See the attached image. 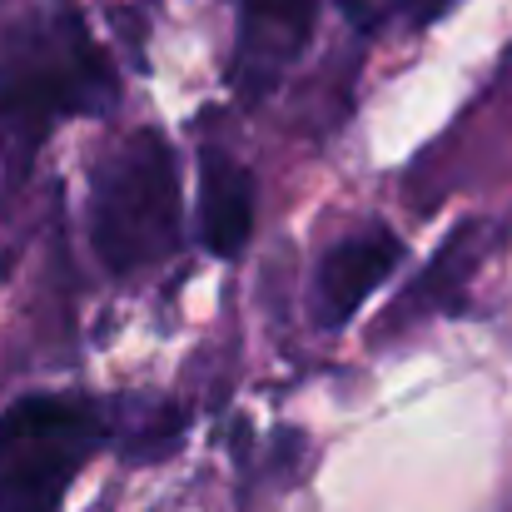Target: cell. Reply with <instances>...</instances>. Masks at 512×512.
Returning a JSON list of instances; mask_svg holds the SVG:
<instances>
[{
    "instance_id": "1",
    "label": "cell",
    "mask_w": 512,
    "mask_h": 512,
    "mask_svg": "<svg viewBox=\"0 0 512 512\" xmlns=\"http://www.w3.org/2000/svg\"><path fill=\"white\" fill-rule=\"evenodd\" d=\"M120 70L75 5L25 10L0 30V165L20 184L65 120L105 115Z\"/></svg>"
},
{
    "instance_id": "2",
    "label": "cell",
    "mask_w": 512,
    "mask_h": 512,
    "mask_svg": "<svg viewBox=\"0 0 512 512\" xmlns=\"http://www.w3.org/2000/svg\"><path fill=\"white\" fill-rule=\"evenodd\" d=\"M85 234L95 259L115 279L150 274L174 259L184 234V204L179 160L160 130H130L90 165Z\"/></svg>"
},
{
    "instance_id": "3",
    "label": "cell",
    "mask_w": 512,
    "mask_h": 512,
    "mask_svg": "<svg viewBox=\"0 0 512 512\" xmlns=\"http://www.w3.org/2000/svg\"><path fill=\"white\" fill-rule=\"evenodd\" d=\"M110 443L90 393H25L0 413V512H65L80 468Z\"/></svg>"
},
{
    "instance_id": "4",
    "label": "cell",
    "mask_w": 512,
    "mask_h": 512,
    "mask_svg": "<svg viewBox=\"0 0 512 512\" xmlns=\"http://www.w3.org/2000/svg\"><path fill=\"white\" fill-rule=\"evenodd\" d=\"M319 0H239L234 30V90L264 100L309 50Z\"/></svg>"
},
{
    "instance_id": "5",
    "label": "cell",
    "mask_w": 512,
    "mask_h": 512,
    "mask_svg": "<svg viewBox=\"0 0 512 512\" xmlns=\"http://www.w3.org/2000/svg\"><path fill=\"white\" fill-rule=\"evenodd\" d=\"M398 264H403V239L388 224H363V229L334 239L324 249V259L314 269V289H309L314 324L324 334H339L343 324H353V314L368 304V294L393 279Z\"/></svg>"
},
{
    "instance_id": "6",
    "label": "cell",
    "mask_w": 512,
    "mask_h": 512,
    "mask_svg": "<svg viewBox=\"0 0 512 512\" xmlns=\"http://www.w3.org/2000/svg\"><path fill=\"white\" fill-rule=\"evenodd\" d=\"M254 204H259L254 170L244 160H234L224 145H204V155H199V244L214 259H234L254 239V219H259Z\"/></svg>"
},
{
    "instance_id": "7",
    "label": "cell",
    "mask_w": 512,
    "mask_h": 512,
    "mask_svg": "<svg viewBox=\"0 0 512 512\" xmlns=\"http://www.w3.org/2000/svg\"><path fill=\"white\" fill-rule=\"evenodd\" d=\"M403 10H413V20H428V15H438V10H448L453 0H398Z\"/></svg>"
}]
</instances>
